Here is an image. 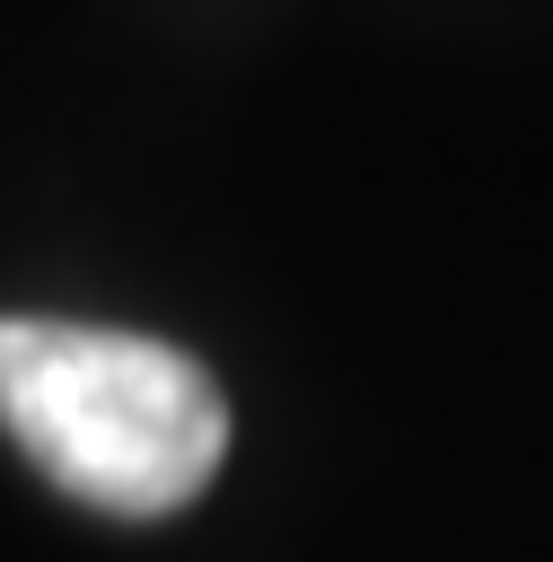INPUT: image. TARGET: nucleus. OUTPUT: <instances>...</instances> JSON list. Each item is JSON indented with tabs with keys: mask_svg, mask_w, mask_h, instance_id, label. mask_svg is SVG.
<instances>
[{
	"mask_svg": "<svg viewBox=\"0 0 553 562\" xmlns=\"http://www.w3.org/2000/svg\"><path fill=\"white\" fill-rule=\"evenodd\" d=\"M0 430L88 509L167 518L228 457L219 378L149 334L0 316Z\"/></svg>",
	"mask_w": 553,
	"mask_h": 562,
	"instance_id": "1",
	"label": "nucleus"
}]
</instances>
